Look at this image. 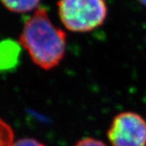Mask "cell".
<instances>
[{
  "label": "cell",
  "mask_w": 146,
  "mask_h": 146,
  "mask_svg": "<svg viewBox=\"0 0 146 146\" xmlns=\"http://www.w3.org/2000/svg\"><path fill=\"white\" fill-rule=\"evenodd\" d=\"M64 27L72 32H89L101 26L108 15V6L101 0H66L57 3Z\"/></svg>",
  "instance_id": "cell-2"
},
{
  "label": "cell",
  "mask_w": 146,
  "mask_h": 146,
  "mask_svg": "<svg viewBox=\"0 0 146 146\" xmlns=\"http://www.w3.org/2000/svg\"><path fill=\"white\" fill-rule=\"evenodd\" d=\"M112 146H146V121L134 112H122L113 118L108 131Z\"/></svg>",
  "instance_id": "cell-3"
},
{
  "label": "cell",
  "mask_w": 146,
  "mask_h": 146,
  "mask_svg": "<svg viewBox=\"0 0 146 146\" xmlns=\"http://www.w3.org/2000/svg\"><path fill=\"white\" fill-rule=\"evenodd\" d=\"M14 134L9 124L0 118V146H13Z\"/></svg>",
  "instance_id": "cell-6"
},
{
  "label": "cell",
  "mask_w": 146,
  "mask_h": 146,
  "mask_svg": "<svg viewBox=\"0 0 146 146\" xmlns=\"http://www.w3.org/2000/svg\"><path fill=\"white\" fill-rule=\"evenodd\" d=\"M1 4L9 11L13 13H27L35 9H38L40 5L39 1H2Z\"/></svg>",
  "instance_id": "cell-5"
},
{
  "label": "cell",
  "mask_w": 146,
  "mask_h": 146,
  "mask_svg": "<svg viewBox=\"0 0 146 146\" xmlns=\"http://www.w3.org/2000/svg\"><path fill=\"white\" fill-rule=\"evenodd\" d=\"M19 41L35 64L44 70L58 65L65 55L66 35L52 24L43 7L27 19Z\"/></svg>",
  "instance_id": "cell-1"
},
{
  "label": "cell",
  "mask_w": 146,
  "mask_h": 146,
  "mask_svg": "<svg viewBox=\"0 0 146 146\" xmlns=\"http://www.w3.org/2000/svg\"><path fill=\"white\" fill-rule=\"evenodd\" d=\"M13 146H45L40 142L34 138H22L17 142H14Z\"/></svg>",
  "instance_id": "cell-8"
},
{
  "label": "cell",
  "mask_w": 146,
  "mask_h": 146,
  "mask_svg": "<svg viewBox=\"0 0 146 146\" xmlns=\"http://www.w3.org/2000/svg\"><path fill=\"white\" fill-rule=\"evenodd\" d=\"M20 45L13 40H0V73L15 70L20 59Z\"/></svg>",
  "instance_id": "cell-4"
},
{
  "label": "cell",
  "mask_w": 146,
  "mask_h": 146,
  "mask_svg": "<svg viewBox=\"0 0 146 146\" xmlns=\"http://www.w3.org/2000/svg\"><path fill=\"white\" fill-rule=\"evenodd\" d=\"M74 146H107V145L100 140L92 138V137H86L79 140Z\"/></svg>",
  "instance_id": "cell-7"
}]
</instances>
